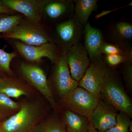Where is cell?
Instances as JSON below:
<instances>
[{
	"mask_svg": "<svg viewBox=\"0 0 132 132\" xmlns=\"http://www.w3.org/2000/svg\"><path fill=\"white\" fill-rule=\"evenodd\" d=\"M42 110L36 102L21 103L19 111L4 120L2 127L4 132H34L40 123Z\"/></svg>",
	"mask_w": 132,
	"mask_h": 132,
	"instance_id": "obj_1",
	"label": "cell"
},
{
	"mask_svg": "<svg viewBox=\"0 0 132 132\" xmlns=\"http://www.w3.org/2000/svg\"><path fill=\"white\" fill-rule=\"evenodd\" d=\"M101 98L118 112L132 116V103L118 80L108 71L100 93Z\"/></svg>",
	"mask_w": 132,
	"mask_h": 132,
	"instance_id": "obj_2",
	"label": "cell"
},
{
	"mask_svg": "<svg viewBox=\"0 0 132 132\" xmlns=\"http://www.w3.org/2000/svg\"><path fill=\"white\" fill-rule=\"evenodd\" d=\"M101 100L100 94H94L78 86L62 100L67 110L88 118Z\"/></svg>",
	"mask_w": 132,
	"mask_h": 132,
	"instance_id": "obj_3",
	"label": "cell"
},
{
	"mask_svg": "<svg viewBox=\"0 0 132 132\" xmlns=\"http://www.w3.org/2000/svg\"><path fill=\"white\" fill-rule=\"evenodd\" d=\"M3 37L31 46H38L48 43H52L49 36L39 24L23 20L11 31L4 34Z\"/></svg>",
	"mask_w": 132,
	"mask_h": 132,
	"instance_id": "obj_4",
	"label": "cell"
},
{
	"mask_svg": "<svg viewBox=\"0 0 132 132\" xmlns=\"http://www.w3.org/2000/svg\"><path fill=\"white\" fill-rule=\"evenodd\" d=\"M53 79L62 100L78 86V82L72 78L67 61V50H63L55 62Z\"/></svg>",
	"mask_w": 132,
	"mask_h": 132,
	"instance_id": "obj_5",
	"label": "cell"
},
{
	"mask_svg": "<svg viewBox=\"0 0 132 132\" xmlns=\"http://www.w3.org/2000/svg\"><path fill=\"white\" fill-rule=\"evenodd\" d=\"M20 68L25 79L40 92L54 109H57V104L48 86L46 75L42 69L36 65L26 63H22Z\"/></svg>",
	"mask_w": 132,
	"mask_h": 132,
	"instance_id": "obj_6",
	"label": "cell"
},
{
	"mask_svg": "<svg viewBox=\"0 0 132 132\" xmlns=\"http://www.w3.org/2000/svg\"><path fill=\"white\" fill-rule=\"evenodd\" d=\"M14 46L21 56L31 63L40 62L43 58H47L54 62L59 55L57 49L52 43L40 46H31L16 40Z\"/></svg>",
	"mask_w": 132,
	"mask_h": 132,
	"instance_id": "obj_7",
	"label": "cell"
},
{
	"mask_svg": "<svg viewBox=\"0 0 132 132\" xmlns=\"http://www.w3.org/2000/svg\"><path fill=\"white\" fill-rule=\"evenodd\" d=\"M67 57L71 76L79 82L90 65L87 52L79 42L67 50Z\"/></svg>",
	"mask_w": 132,
	"mask_h": 132,
	"instance_id": "obj_8",
	"label": "cell"
},
{
	"mask_svg": "<svg viewBox=\"0 0 132 132\" xmlns=\"http://www.w3.org/2000/svg\"><path fill=\"white\" fill-rule=\"evenodd\" d=\"M108 71L102 60L93 62L78 82V86L94 94H100Z\"/></svg>",
	"mask_w": 132,
	"mask_h": 132,
	"instance_id": "obj_9",
	"label": "cell"
},
{
	"mask_svg": "<svg viewBox=\"0 0 132 132\" xmlns=\"http://www.w3.org/2000/svg\"><path fill=\"white\" fill-rule=\"evenodd\" d=\"M57 39L63 50H67L79 42L82 33V26L75 15L59 23L55 28Z\"/></svg>",
	"mask_w": 132,
	"mask_h": 132,
	"instance_id": "obj_10",
	"label": "cell"
},
{
	"mask_svg": "<svg viewBox=\"0 0 132 132\" xmlns=\"http://www.w3.org/2000/svg\"><path fill=\"white\" fill-rule=\"evenodd\" d=\"M118 113L101 99L88 119L98 131L105 132L115 125Z\"/></svg>",
	"mask_w": 132,
	"mask_h": 132,
	"instance_id": "obj_11",
	"label": "cell"
},
{
	"mask_svg": "<svg viewBox=\"0 0 132 132\" xmlns=\"http://www.w3.org/2000/svg\"><path fill=\"white\" fill-rule=\"evenodd\" d=\"M5 6L15 13L24 15L27 21L39 24L42 19L40 0H1Z\"/></svg>",
	"mask_w": 132,
	"mask_h": 132,
	"instance_id": "obj_12",
	"label": "cell"
},
{
	"mask_svg": "<svg viewBox=\"0 0 132 132\" xmlns=\"http://www.w3.org/2000/svg\"><path fill=\"white\" fill-rule=\"evenodd\" d=\"M40 8L42 16L56 20L72 13L74 10V5L70 1L41 0Z\"/></svg>",
	"mask_w": 132,
	"mask_h": 132,
	"instance_id": "obj_13",
	"label": "cell"
},
{
	"mask_svg": "<svg viewBox=\"0 0 132 132\" xmlns=\"http://www.w3.org/2000/svg\"><path fill=\"white\" fill-rule=\"evenodd\" d=\"M84 34V46L90 60L93 62L102 60L101 48L104 42L101 31L87 23L85 26Z\"/></svg>",
	"mask_w": 132,
	"mask_h": 132,
	"instance_id": "obj_14",
	"label": "cell"
},
{
	"mask_svg": "<svg viewBox=\"0 0 132 132\" xmlns=\"http://www.w3.org/2000/svg\"><path fill=\"white\" fill-rule=\"evenodd\" d=\"M0 93L10 98L17 99L29 94L27 88L12 76L2 78L0 81Z\"/></svg>",
	"mask_w": 132,
	"mask_h": 132,
	"instance_id": "obj_15",
	"label": "cell"
},
{
	"mask_svg": "<svg viewBox=\"0 0 132 132\" xmlns=\"http://www.w3.org/2000/svg\"><path fill=\"white\" fill-rule=\"evenodd\" d=\"M67 132H86L90 122L88 118L66 110L63 116V121Z\"/></svg>",
	"mask_w": 132,
	"mask_h": 132,
	"instance_id": "obj_16",
	"label": "cell"
},
{
	"mask_svg": "<svg viewBox=\"0 0 132 132\" xmlns=\"http://www.w3.org/2000/svg\"><path fill=\"white\" fill-rule=\"evenodd\" d=\"M74 5L75 16L81 26H85L92 13L97 7V0H78Z\"/></svg>",
	"mask_w": 132,
	"mask_h": 132,
	"instance_id": "obj_17",
	"label": "cell"
},
{
	"mask_svg": "<svg viewBox=\"0 0 132 132\" xmlns=\"http://www.w3.org/2000/svg\"><path fill=\"white\" fill-rule=\"evenodd\" d=\"M113 36L115 40L120 44H125L132 38V25L125 22L117 23L113 30Z\"/></svg>",
	"mask_w": 132,
	"mask_h": 132,
	"instance_id": "obj_18",
	"label": "cell"
},
{
	"mask_svg": "<svg viewBox=\"0 0 132 132\" xmlns=\"http://www.w3.org/2000/svg\"><path fill=\"white\" fill-rule=\"evenodd\" d=\"M21 104L15 102L3 94L0 93V116L4 118L11 116L19 111Z\"/></svg>",
	"mask_w": 132,
	"mask_h": 132,
	"instance_id": "obj_19",
	"label": "cell"
},
{
	"mask_svg": "<svg viewBox=\"0 0 132 132\" xmlns=\"http://www.w3.org/2000/svg\"><path fill=\"white\" fill-rule=\"evenodd\" d=\"M23 15L0 14V33L6 34L10 32L21 22Z\"/></svg>",
	"mask_w": 132,
	"mask_h": 132,
	"instance_id": "obj_20",
	"label": "cell"
},
{
	"mask_svg": "<svg viewBox=\"0 0 132 132\" xmlns=\"http://www.w3.org/2000/svg\"><path fill=\"white\" fill-rule=\"evenodd\" d=\"M34 132H67L63 122L57 118H52L42 122Z\"/></svg>",
	"mask_w": 132,
	"mask_h": 132,
	"instance_id": "obj_21",
	"label": "cell"
},
{
	"mask_svg": "<svg viewBox=\"0 0 132 132\" xmlns=\"http://www.w3.org/2000/svg\"><path fill=\"white\" fill-rule=\"evenodd\" d=\"M16 57L14 52L8 53L0 48V74L4 75V77L12 76L13 72L10 64L13 59Z\"/></svg>",
	"mask_w": 132,
	"mask_h": 132,
	"instance_id": "obj_22",
	"label": "cell"
},
{
	"mask_svg": "<svg viewBox=\"0 0 132 132\" xmlns=\"http://www.w3.org/2000/svg\"><path fill=\"white\" fill-rule=\"evenodd\" d=\"M130 118L124 113L118 112L115 125L105 132H129Z\"/></svg>",
	"mask_w": 132,
	"mask_h": 132,
	"instance_id": "obj_23",
	"label": "cell"
},
{
	"mask_svg": "<svg viewBox=\"0 0 132 132\" xmlns=\"http://www.w3.org/2000/svg\"><path fill=\"white\" fill-rule=\"evenodd\" d=\"M101 53L108 55L121 54L132 57L131 49H126L119 45H114L107 43H103L101 48Z\"/></svg>",
	"mask_w": 132,
	"mask_h": 132,
	"instance_id": "obj_24",
	"label": "cell"
},
{
	"mask_svg": "<svg viewBox=\"0 0 132 132\" xmlns=\"http://www.w3.org/2000/svg\"><path fill=\"white\" fill-rule=\"evenodd\" d=\"M106 60L110 65L116 66L121 63L132 62V57L124 54L108 55L106 57Z\"/></svg>",
	"mask_w": 132,
	"mask_h": 132,
	"instance_id": "obj_25",
	"label": "cell"
},
{
	"mask_svg": "<svg viewBox=\"0 0 132 132\" xmlns=\"http://www.w3.org/2000/svg\"><path fill=\"white\" fill-rule=\"evenodd\" d=\"M124 69V76L127 87L132 90V62H126Z\"/></svg>",
	"mask_w": 132,
	"mask_h": 132,
	"instance_id": "obj_26",
	"label": "cell"
},
{
	"mask_svg": "<svg viewBox=\"0 0 132 132\" xmlns=\"http://www.w3.org/2000/svg\"><path fill=\"white\" fill-rule=\"evenodd\" d=\"M15 13L5 6L0 1V14L13 15L15 14L14 13Z\"/></svg>",
	"mask_w": 132,
	"mask_h": 132,
	"instance_id": "obj_27",
	"label": "cell"
},
{
	"mask_svg": "<svg viewBox=\"0 0 132 132\" xmlns=\"http://www.w3.org/2000/svg\"><path fill=\"white\" fill-rule=\"evenodd\" d=\"M86 132H99L96 130L95 128L94 127L93 125L90 123V126H89V128L88 129L87 131Z\"/></svg>",
	"mask_w": 132,
	"mask_h": 132,
	"instance_id": "obj_28",
	"label": "cell"
},
{
	"mask_svg": "<svg viewBox=\"0 0 132 132\" xmlns=\"http://www.w3.org/2000/svg\"><path fill=\"white\" fill-rule=\"evenodd\" d=\"M3 120H4L3 118L0 116V132H4L2 127L3 122Z\"/></svg>",
	"mask_w": 132,
	"mask_h": 132,
	"instance_id": "obj_29",
	"label": "cell"
},
{
	"mask_svg": "<svg viewBox=\"0 0 132 132\" xmlns=\"http://www.w3.org/2000/svg\"><path fill=\"white\" fill-rule=\"evenodd\" d=\"M2 79V78H1V77H0V81H1V80Z\"/></svg>",
	"mask_w": 132,
	"mask_h": 132,
	"instance_id": "obj_30",
	"label": "cell"
}]
</instances>
